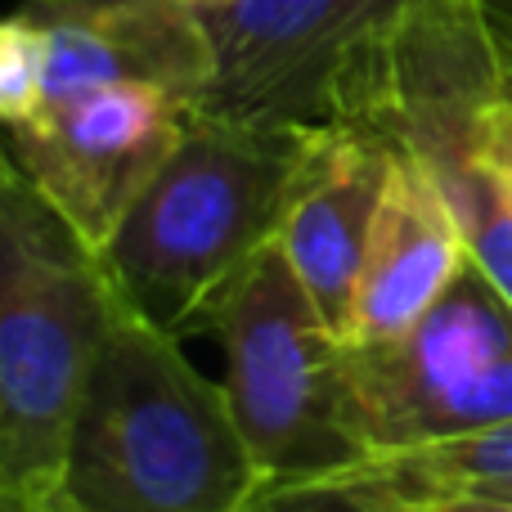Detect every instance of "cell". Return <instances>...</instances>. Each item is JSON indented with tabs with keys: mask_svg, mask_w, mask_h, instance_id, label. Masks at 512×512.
I'll list each match as a JSON object with an SVG mask.
<instances>
[{
	"mask_svg": "<svg viewBox=\"0 0 512 512\" xmlns=\"http://www.w3.org/2000/svg\"><path fill=\"white\" fill-rule=\"evenodd\" d=\"M319 140L324 126L198 108L99 252L117 297L171 337L203 333L212 301L279 239Z\"/></svg>",
	"mask_w": 512,
	"mask_h": 512,
	"instance_id": "7a4b0ae2",
	"label": "cell"
},
{
	"mask_svg": "<svg viewBox=\"0 0 512 512\" xmlns=\"http://www.w3.org/2000/svg\"><path fill=\"white\" fill-rule=\"evenodd\" d=\"M405 0H230L198 9L212 41L203 113L243 122L333 126L355 59Z\"/></svg>",
	"mask_w": 512,
	"mask_h": 512,
	"instance_id": "5b68a950",
	"label": "cell"
},
{
	"mask_svg": "<svg viewBox=\"0 0 512 512\" xmlns=\"http://www.w3.org/2000/svg\"><path fill=\"white\" fill-rule=\"evenodd\" d=\"M265 486L221 382L122 301L59 468L68 512H243Z\"/></svg>",
	"mask_w": 512,
	"mask_h": 512,
	"instance_id": "6da1fadb",
	"label": "cell"
},
{
	"mask_svg": "<svg viewBox=\"0 0 512 512\" xmlns=\"http://www.w3.org/2000/svg\"><path fill=\"white\" fill-rule=\"evenodd\" d=\"M391 176L369 234L342 342H387L427 315L472 261L463 230L432 171L391 144Z\"/></svg>",
	"mask_w": 512,
	"mask_h": 512,
	"instance_id": "30bf717a",
	"label": "cell"
},
{
	"mask_svg": "<svg viewBox=\"0 0 512 512\" xmlns=\"http://www.w3.org/2000/svg\"><path fill=\"white\" fill-rule=\"evenodd\" d=\"M45 99V36L23 14L0 18V131L27 122Z\"/></svg>",
	"mask_w": 512,
	"mask_h": 512,
	"instance_id": "7c38bea8",
	"label": "cell"
},
{
	"mask_svg": "<svg viewBox=\"0 0 512 512\" xmlns=\"http://www.w3.org/2000/svg\"><path fill=\"white\" fill-rule=\"evenodd\" d=\"M486 5H490V14H495L499 32H504L508 50H512V0H486Z\"/></svg>",
	"mask_w": 512,
	"mask_h": 512,
	"instance_id": "5bb4252c",
	"label": "cell"
},
{
	"mask_svg": "<svg viewBox=\"0 0 512 512\" xmlns=\"http://www.w3.org/2000/svg\"><path fill=\"white\" fill-rule=\"evenodd\" d=\"M50 512H68V508H63V504H54V508H50Z\"/></svg>",
	"mask_w": 512,
	"mask_h": 512,
	"instance_id": "ac0fdd59",
	"label": "cell"
},
{
	"mask_svg": "<svg viewBox=\"0 0 512 512\" xmlns=\"http://www.w3.org/2000/svg\"><path fill=\"white\" fill-rule=\"evenodd\" d=\"M481 495H499V499H512V481H508V486H499V490H481Z\"/></svg>",
	"mask_w": 512,
	"mask_h": 512,
	"instance_id": "e0dca14e",
	"label": "cell"
},
{
	"mask_svg": "<svg viewBox=\"0 0 512 512\" xmlns=\"http://www.w3.org/2000/svg\"><path fill=\"white\" fill-rule=\"evenodd\" d=\"M198 108L162 86H95L41 104L5 140L18 171L104 252Z\"/></svg>",
	"mask_w": 512,
	"mask_h": 512,
	"instance_id": "8992f818",
	"label": "cell"
},
{
	"mask_svg": "<svg viewBox=\"0 0 512 512\" xmlns=\"http://www.w3.org/2000/svg\"><path fill=\"white\" fill-rule=\"evenodd\" d=\"M122 297L77 225L18 171H0V481L59 504L81 387Z\"/></svg>",
	"mask_w": 512,
	"mask_h": 512,
	"instance_id": "3957f363",
	"label": "cell"
},
{
	"mask_svg": "<svg viewBox=\"0 0 512 512\" xmlns=\"http://www.w3.org/2000/svg\"><path fill=\"white\" fill-rule=\"evenodd\" d=\"M54 499H41V495H27V490L9 486L0 481V512H50Z\"/></svg>",
	"mask_w": 512,
	"mask_h": 512,
	"instance_id": "4fadbf2b",
	"label": "cell"
},
{
	"mask_svg": "<svg viewBox=\"0 0 512 512\" xmlns=\"http://www.w3.org/2000/svg\"><path fill=\"white\" fill-rule=\"evenodd\" d=\"M207 328L225 351V396L265 481L319 477L364 459L342 378V333L297 279L279 239L212 301Z\"/></svg>",
	"mask_w": 512,
	"mask_h": 512,
	"instance_id": "277c9868",
	"label": "cell"
},
{
	"mask_svg": "<svg viewBox=\"0 0 512 512\" xmlns=\"http://www.w3.org/2000/svg\"><path fill=\"white\" fill-rule=\"evenodd\" d=\"M324 495L351 499V504H427V499L472 495V490H499L512 481V418L481 432L441 436V441L373 450L346 468L319 472V477H292Z\"/></svg>",
	"mask_w": 512,
	"mask_h": 512,
	"instance_id": "8fae6325",
	"label": "cell"
},
{
	"mask_svg": "<svg viewBox=\"0 0 512 512\" xmlns=\"http://www.w3.org/2000/svg\"><path fill=\"white\" fill-rule=\"evenodd\" d=\"M14 167V153H9V140H5V131H0V171H9Z\"/></svg>",
	"mask_w": 512,
	"mask_h": 512,
	"instance_id": "9a60e30c",
	"label": "cell"
},
{
	"mask_svg": "<svg viewBox=\"0 0 512 512\" xmlns=\"http://www.w3.org/2000/svg\"><path fill=\"white\" fill-rule=\"evenodd\" d=\"M18 14L45 36L41 104L140 81L198 108L212 86V41L185 0H27Z\"/></svg>",
	"mask_w": 512,
	"mask_h": 512,
	"instance_id": "ba28073f",
	"label": "cell"
},
{
	"mask_svg": "<svg viewBox=\"0 0 512 512\" xmlns=\"http://www.w3.org/2000/svg\"><path fill=\"white\" fill-rule=\"evenodd\" d=\"M512 355V301L468 261L432 310L387 342H342L346 409L364 454L387 450L400 418L436 391Z\"/></svg>",
	"mask_w": 512,
	"mask_h": 512,
	"instance_id": "52a82bcc",
	"label": "cell"
},
{
	"mask_svg": "<svg viewBox=\"0 0 512 512\" xmlns=\"http://www.w3.org/2000/svg\"><path fill=\"white\" fill-rule=\"evenodd\" d=\"M185 5H194V9H216V5H230V0H185Z\"/></svg>",
	"mask_w": 512,
	"mask_h": 512,
	"instance_id": "2e32d148",
	"label": "cell"
},
{
	"mask_svg": "<svg viewBox=\"0 0 512 512\" xmlns=\"http://www.w3.org/2000/svg\"><path fill=\"white\" fill-rule=\"evenodd\" d=\"M387 176L391 149L382 135L351 122L324 126V140L279 225V248L288 252L297 279L337 333H346L351 319V297L387 194Z\"/></svg>",
	"mask_w": 512,
	"mask_h": 512,
	"instance_id": "9c48e42d",
	"label": "cell"
}]
</instances>
